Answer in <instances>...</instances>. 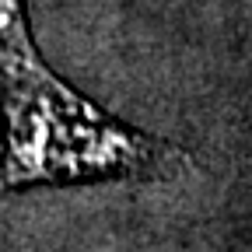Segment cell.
I'll use <instances>...</instances> for the list:
<instances>
[{"label":"cell","instance_id":"2","mask_svg":"<svg viewBox=\"0 0 252 252\" xmlns=\"http://www.w3.org/2000/svg\"><path fill=\"white\" fill-rule=\"evenodd\" d=\"M46 70L39 63L35 42L28 35L25 0H0V77L14 81Z\"/></svg>","mask_w":252,"mask_h":252},{"label":"cell","instance_id":"1","mask_svg":"<svg viewBox=\"0 0 252 252\" xmlns=\"http://www.w3.org/2000/svg\"><path fill=\"white\" fill-rule=\"evenodd\" d=\"M175 151L130 130L60 84L49 70L4 81L0 186L168 172Z\"/></svg>","mask_w":252,"mask_h":252}]
</instances>
